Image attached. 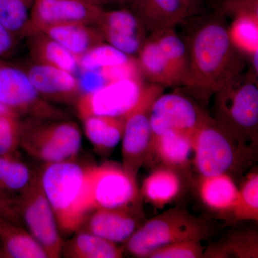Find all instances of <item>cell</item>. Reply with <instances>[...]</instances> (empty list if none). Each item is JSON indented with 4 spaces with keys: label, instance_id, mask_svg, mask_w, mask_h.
Instances as JSON below:
<instances>
[{
    "label": "cell",
    "instance_id": "2",
    "mask_svg": "<svg viewBox=\"0 0 258 258\" xmlns=\"http://www.w3.org/2000/svg\"><path fill=\"white\" fill-rule=\"evenodd\" d=\"M39 175L60 233L70 235L79 231L93 211L88 166L74 160L50 163L45 164Z\"/></svg>",
    "mask_w": 258,
    "mask_h": 258
},
{
    "label": "cell",
    "instance_id": "33",
    "mask_svg": "<svg viewBox=\"0 0 258 258\" xmlns=\"http://www.w3.org/2000/svg\"><path fill=\"white\" fill-rule=\"evenodd\" d=\"M132 57L134 56L126 55L104 42L76 57V59L79 69L83 72L96 71L106 66L125 62Z\"/></svg>",
    "mask_w": 258,
    "mask_h": 258
},
{
    "label": "cell",
    "instance_id": "20",
    "mask_svg": "<svg viewBox=\"0 0 258 258\" xmlns=\"http://www.w3.org/2000/svg\"><path fill=\"white\" fill-rule=\"evenodd\" d=\"M199 195L205 206L212 211L231 214L239 197V187L230 174L200 176Z\"/></svg>",
    "mask_w": 258,
    "mask_h": 258
},
{
    "label": "cell",
    "instance_id": "18",
    "mask_svg": "<svg viewBox=\"0 0 258 258\" xmlns=\"http://www.w3.org/2000/svg\"><path fill=\"white\" fill-rule=\"evenodd\" d=\"M193 154V134L170 132L161 135H152L144 164L147 161L160 164L187 174Z\"/></svg>",
    "mask_w": 258,
    "mask_h": 258
},
{
    "label": "cell",
    "instance_id": "4",
    "mask_svg": "<svg viewBox=\"0 0 258 258\" xmlns=\"http://www.w3.org/2000/svg\"><path fill=\"white\" fill-rule=\"evenodd\" d=\"M210 234L204 220L181 208H171L146 220L126 241L127 250L134 256L148 258L163 246L183 240L203 241Z\"/></svg>",
    "mask_w": 258,
    "mask_h": 258
},
{
    "label": "cell",
    "instance_id": "30",
    "mask_svg": "<svg viewBox=\"0 0 258 258\" xmlns=\"http://www.w3.org/2000/svg\"><path fill=\"white\" fill-rule=\"evenodd\" d=\"M231 41L245 58L258 52V15H244L228 25Z\"/></svg>",
    "mask_w": 258,
    "mask_h": 258
},
{
    "label": "cell",
    "instance_id": "23",
    "mask_svg": "<svg viewBox=\"0 0 258 258\" xmlns=\"http://www.w3.org/2000/svg\"><path fill=\"white\" fill-rule=\"evenodd\" d=\"M182 188L181 176L177 171L159 166L144 179L141 196L155 208L163 209L176 200Z\"/></svg>",
    "mask_w": 258,
    "mask_h": 258
},
{
    "label": "cell",
    "instance_id": "5",
    "mask_svg": "<svg viewBox=\"0 0 258 258\" xmlns=\"http://www.w3.org/2000/svg\"><path fill=\"white\" fill-rule=\"evenodd\" d=\"M20 147L29 155L46 163L74 160L82 144L77 123L66 119L23 120Z\"/></svg>",
    "mask_w": 258,
    "mask_h": 258
},
{
    "label": "cell",
    "instance_id": "22",
    "mask_svg": "<svg viewBox=\"0 0 258 258\" xmlns=\"http://www.w3.org/2000/svg\"><path fill=\"white\" fill-rule=\"evenodd\" d=\"M39 30L59 42L76 57L104 42L98 29L86 23L61 24Z\"/></svg>",
    "mask_w": 258,
    "mask_h": 258
},
{
    "label": "cell",
    "instance_id": "26",
    "mask_svg": "<svg viewBox=\"0 0 258 258\" xmlns=\"http://www.w3.org/2000/svg\"><path fill=\"white\" fill-rule=\"evenodd\" d=\"M204 257L257 258L258 237L255 230L233 232L216 244L209 246Z\"/></svg>",
    "mask_w": 258,
    "mask_h": 258
},
{
    "label": "cell",
    "instance_id": "7",
    "mask_svg": "<svg viewBox=\"0 0 258 258\" xmlns=\"http://www.w3.org/2000/svg\"><path fill=\"white\" fill-rule=\"evenodd\" d=\"M9 204L11 213L20 218L25 230L41 244L48 257H60L64 241L53 210L42 190L39 174L23 191L10 199Z\"/></svg>",
    "mask_w": 258,
    "mask_h": 258
},
{
    "label": "cell",
    "instance_id": "19",
    "mask_svg": "<svg viewBox=\"0 0 258 258\" xmlns=\"http://www.w3.org/2000/svg\"><path fill=\"white\" fill-rule=\"evenodd\" d=\"M137 58L142 76L149 83L164 88L181 86L170 60L152 35L148 36Z\"/></svg>",
    "mask_w": 258,
    "mask_h": 258
},
{
    "label": "cell",
    "instance_id": "16",
    "mask_svg": "<svg viewBox=\"0 0 258 258\" xmlns=\"http://www.w3.org/2000/svg\"><path fill=\"white\" fill-rule=\"evenodd\" d=\"M103 9L79 0H35L32 23L35 30L71 23L95 25Z\"/></svg>",
    "mask_w": 258,
    "mask_h": 258
},
{
    "label": "cell",
    "instance_id": "1",
    "mask_svg": "<svg viewBox=\"0 0 258 258\" xmlns=\"http://www.w3.org/2000/svg\"><path fill=\"white\" fill-rule=\"evenodd\" d=\"M189 25L183 39L189 52L188 88L208 101L243 74L246 58L231 41L226 17L218 10L193 18Z\"/></svg>",
    "mask_w": 258,
    "mask_h": 258
},
{
    "label": "cell",
    "instance_id": "10",
    "mask_svg": "<svg viewBox=\"0 0 258 258\" xmlns=\"http://www.w3.org/2000/svg\"><path fill=\"white\" fill-rule=\"evenodd\" d=\"M88 189L93 210L128 206L142 200L137 176L113 163L88 166Z\"/></svg>",
    "mask_w": 258,
    "mask_h": 258
},
{
    "label": "cell",
    "instance_id": "37",
    "mask_svg": "<svg viewBox=\"0 0 258 258\" xmlns=\"http://www.w3.org/2000/svg\"><path fill=\"white\" fill-rule=\"evenodd\" d=\"M217 10L232 20L244 15H258V0H222Z\"/></svg>",
    "mask_w": 258,
    "mask_h": 258
},
{
    "label": "cell",
    "instance_id": "29",
    "mask_svg": "<svg viewBox=\"0 0 258 258\" xmlns=\"http://www.w3.org/2000/svg\"><path fill=\"white\" fill-rule=\"evenodd\" d=\"M35 0H0V23L18 38L35 31L31 20Z\"/></svg>",
    "mask_w": 258,
    "mask_h": 258
},
{
    "label": "cell",
    "instance_id": "41",
    "mask_svg": "<svg viewBox=\"0 0 258 258\" xmlns=\"http://www.w3.org/2000/svg\"><path fill=\"white\" fill-rule=\"evenodd\" d=\"M106 1L108 3V4L110 3H115V4L121 5V6H123V8H125L128 4L130 0H106Z\"/></svg>",
    "mask_w": 258,
    "mask_h": 258
},
{
    "label": "cell",
    "instance_id": "8",
    "mask_svg": "<svg viewBox=\"0 0 258 258\" xmlns=\"http://www.w3.org/2000/svg\"><path fill=\"white\" fill-rule=\"evenodd\" d=\"M0 102L20 118L66 119L67 114L45 101L16 63L0 57Z\"/></svg>",
    "mask_w": 258,
    "mask_h": 258
},
{
    "label": "cell",
    "instance_id": "13",
    "mask_svg": "<svg viewBox=\"0 0 258 258\" xmlns=\"http://www.w3.org/2000/svg\"><path fill=\"white\" fill-rule=\"evenodd\" d=\"M16 64L26 73L39 94L52 104L76 105L83 94L80 80L72 73L30 58Z\"/></svg>",
    "mask_w": 258,
    "mask_h": 258
},
{
    "label": "cell",
    "instance_id": "21",
    "mask_svg": "<svg viewBox=\"0 0 258 258\" xmlns=\"http://www.w3.org/2000/svg\"><path fill=\"white\" fill-rule=\"evenodd\" d=\"M25 39L29 58L34 62L58 68L74 74L79 70L76 56L45 32L36 30Z\"/></svg>",
    "mask_w": 258,
    "mask_h": 258
},
{
    "label": "cell",
    "instance_id": "27",
    "mask_svg": "<svg viewBox=\"0 0 258 258\" xmlns=\"http://www.w3.org/2000/svg\"><path fill=\"white\" fill-rule=\"evenodd\" d=\"M159 44L175 69L181 86L189 87L190 67L189 52L184 40L175 31V28L166 29L150 34Z\"/></svg>",
    "mask_w": 258,
    "mask_h": 258
},
{
    "label": "cell",
    "instance_id": "38",
    "mask_svg": "<svg viewBox=\"0 0 258 258\" xmlns=\"http://www.w3.org/2000/svg\"><path fill=\"white\" fill-rule=\"evenodd\" d=\"M20 39L12 34L0 23V57L6 58L15 53Z\"/></svg>",
    "mask_w": 258,
    "mask_h": 258
},
{
    "label": "cell",
    "instance_id": "17",
    "mask_svg": "<svg viewBox=\"0 0 258 258\" xmlns=\"http://www.w3.org/2000/svg\"><path fill=\"white\" fill-rule=\"evenodd\" d=\"M125 8L139 19L150 34L175 28L197 9L189 0H130Z\"/></svg>",
    "mask_w": 258,
    "mask_h": 258
},
{
    "label": "cell",
    "instance_id": "9",
    "mask_svg": "<svg viewBox=\"0 0 258 258\" xmlns=\"http://www.w3.org/2000/svg\"><path fill=\"white\" fill-rule=\"evenodd\" d=\"M164 87L154 83H144L138 101L125 116L122 137V166L137 176L144 164L152 137L150 112L153 103L164 93Z\"/></svg>",
    "mask_w": 258,
    "mask_h": 258
},
{
    "label": "cell",
    "instance_id": "15",
    "mask_svg": "<svg viewBox=\"0 0 258 258\" xmlns=\"http://www.w3.org/2000/svg\"><path fill=\"white\" fill-rule=\"evenodd\" d=\"M95 27L104 42L130 56H137L148 35L145 27L127 8L103 9Z\"/></svg>",
    "mask_w": 258,
    "mask_h": 258
},
{
    "label": "cell",
    "instance_id": "25",
    "mask_svg": "<svg viewBox=\"0 0 258 258\" xmlns=\"http://www.w3.org/2000/svg\"><path fill=\"white\" fill-rule=\"evenodd\" d=\"M64 244L62 251L66 257L74 258H120L123 249L116 243L91 232L79 230Z\"/></svg>",
    "mask_w": 258,
    "mask_h": 258
},
{
    "label": "cell",
    "instance_id": "11",
    "mask_svg": "<svg viewBox=\"0 0 258 258\" xmlns=\"http://www.w3.org/2000/svg\"><path fill=\"white\" fill-rule=\"evenodd\" d=\"M208 115L201 107L182 93H161L151 108L152 135L170 132L194 134Z\"/></svg>",
    "mask_w": 258,
    "mask_h": 258
},
{
    "label": "cell",
    "instance_id": "14",
    "mask_svg": "<svg viewBox=\"0 0 258 258\" xmlns=\"http://www.w3.org/2000/svg\"><path fill=\"white\" fill-rule=\"evenodd\" d=\"M142 201L122 208L93 210L81 229L114 243L126 242L147 220Z\"/></svg>",
    "mask_w": 258,
    "mask_h": 258
},
{
    "label": "cell",
    "instance_id": "34",
    "mask_svg": "<svg viewBox=\"0 0 258 258\" xmlns=\"http://www.w3.org/2000/svg\"><path fill=\"white\" fill-rule=\"evenodd\" d=\"M24 123L18 115L0 114V156L15 154L20 146Z\"/></svg>",
    "mask_w": 258,
    "mask_h": 258
},
{
    "label": "cell",
    "instance_id": "40",
    "mask_svg": "<svg viewBox=\"0 0 258 258\" xmlns=\"http://www.w3.org/2000/svg\"><path fill=\"white\" fill-rule=\"evenodd\" d=\"M0 114H13V115H17L15 114V113H13L11 110L9 109L8 107L5 106L3 103L0 102Z\"/></svg>",
    "mask_w": 258,
    "mask_h": 258
},
{
    "label": "cell",
    "instance_id": "42",
    "mask_svg": "<svg viewBox=\"0 0 258 258\" xmlns=\"http://www.w3.org/2000/svg\"><path fill=\"white\" fill-rule=\"evenodd\" d=\"M189 2L191 4H192L195 8H198L199 2L200 0H189Z\"/></svg>",
    "mask_w": 258,
    "mask_h": 258
},
{
    "label": "cell",
    "instance_id": "36",
    "mask_svg": "<svg viewBox=\"0 0 258 258\" xmlns=\"http://www.w3.org/2000/svg\"><path fill=\"white\" fill-rule=\"evenodd\" d=\"M96 71L101 75L106 84L123 80H135L143 82V76L136 57H131L125 62L106 66Z\"/></svg>",
    "mask_w": 258,
    "mask_h": 258
},
{
    "label": "cell",
    "instance_id": "39",
    "mask_svg": "<svg viewBox=\"0 0 258 258\" xmlns=\"http://www.w3.org/2000/svg\"><path fill=\"white\" fill-rule=\"evenodd\" d=\"M79 1L86 2V3H91V4L98 5V6L103 7L108 4L106 0H79Z\"/></svg>",
    "mask_w": 258,
    "mask_h": 258
},
{
    "label": "cell",
    "instance_id": "12",
    "mask_svg": "<svg viewBox=\"0 0 258 258\" xmlns=\"http://www.w3.org/2000/svg\"><path fill=\"white\" fill-rule=\"evenodd\" d=\"M144 84L135 80H123L83 93L75 105L78 115L81 120L91 115H125L138 101Z\"/></svg>",
    "mask_w": 258,
    "mask_h": 258
},
{
    "label": "cell",
    "instance_id": "31",
    "mask_svg": "<svg viewBox=\"0 0 258 258\" xmlns=\"http://www.w3.org/2000/svg\"><path fill=\"white\" fill-rule=\"evenodd\" d=\"M34 176L28 166L14 154L0 156V189L16 196L30 184Z\"/></svg>",
    "mask_w": 258,
    "mask_h": 258
},
{
    "label": "cell",
    "instance_id": "24",
    "mask_svg": "<svg viewBox=\"0 0 258 258\" xmlns=\"http://www.w3.org/2000/svg\"><path fill=\"white\" fill-rule=\"evenodd\" d=\"M88 140L99 152H108L122 140L124 115H91L83 119Z\"/></svg>",
    "mask_w": 258,
    "mask_h": 258
},
{
    "label": "cell",
    "instance_id": "3",
    "mask_svg": "<svg viewBox=\"0 0 258 258\" xmlns=\"http://www.w3.org/2000/svg\"><path fill=\"white\" fill-rule=\"evenodd\" d=\"M214 95V119L251 150L257 142V78L243 73Z\"/></svg>",
    "mask_w": 258,
    "mask_h": 258
},
{
    "label": "cell",
    "instance_id": "28",
    "mask_svg": "<svg viewBox=\"0 0 258 258\" xmlns=\"http://www.w3.org/2000/svg\"><path fill=\"white\" fill-rule=\"evenodd\" d=\"M5 250L10 257L47 258V252L33 236L23 227L0 222Z\"/></svg>",
    "mask_w": 258,
    "mask_h": 258
},
{
    "label": "cell",
    "instance_id": "35",
    "mask_svg": "<svg viewBox=\"0 0 258 258\" xmlns=\"http://www.w3.org/2000/svg\"><path fill=\"white\" fill-rule=\"evenodd\" d=\"M205 249L202 241H179L156 249L148 258H200L204 257Z\"/></svg>",
    "mask_w": 258,
    "mask_h": 258
},
{
    "label": "cell",
    "instance_id": "6",
    "mask_svg": "<svg viewBox=\"0 0 258 258\" xmlns=\"http://www.w3.org/2000/svg\"><path fill=\"white\" fill-rule=\"evenodd\" d=\"M250 151L209 115L193 134L192 164L200 176L230 174Z\"/></svg>",
    "mask_w": 258,
    "mask_h": 258
},
{
    "label": "cell",
    "instance_id": "32",
    "mask_svg": "<svg viewBox=\"0 0 258 258\" xmlns=\"http://www.w3.org/2000/svg\"><path fill=\"white\" fill-rule=\"evenodd\" d=\"M232 216L237 220H258V174L249 173L239 187V197Z\"/></svg>",
    "mask_w": 258,
    "mask_h": 258
}]
</instances>
